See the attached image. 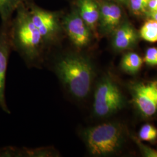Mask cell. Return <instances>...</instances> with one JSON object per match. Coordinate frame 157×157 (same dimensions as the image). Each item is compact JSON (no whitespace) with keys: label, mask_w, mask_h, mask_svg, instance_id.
<instances>
[{"label":"cell","mask_w":157,"mask_h":157,"mask_svg":"<svg viewBox=\"0 0 157 157\" xmlns=\"http://www.w3.org/2000/svg\"><path fill=\"white\" fill-rule=\"evenodd\" d=\"M140 36L146 41L157 42V21L151 18L148 19L141 28Z\"/></svg>","instance_id":"14"},{"label":"cell","mask_w":157,"mask_h":157,"mask_svg":"<svg viewBox=\"0 0 157 157\" xmlns=\"http://www.w3.org/2000/svg\"><path fill=\"white\" fill-rule=\"evenodd\" d=\"M23 157H57L60 156L59 152L52 146L43 147L36 148H23Z\"/></svg>","instance_id":"13"},{"label":"cell","mask_w":157,"mask_h":157,"mask_svg":"<svg viewBox=\"0 0 157 157\" xmlns=\"http://www.w3.org/2000/svg\"><path fill=\"white\" fill-rule=\"evenodd\" d=\"M143 62L150 66H157V48L152 47L147 50Z\"/></svg>","instance_id":"19"},{"label":"cell","mask_w":157,"mask_h":157,"mask_svg":"<svg viewBox=\"0 0 157 157\" xmlns=\"http://www.w3.org/2000/svg\"><path fill=\"white\" fill-rule=\"evenodd\" d=\"M12 46L22 54L30 67H40L43 39L30 15L19 11L10 32Z\"/></svg>","instance_id":"2"},{"label":"cell","mask_w":157,"mask_h":157,"mask_svg":"<svg viewBox=\"0 0 157 157\" xmlns=\"http://www.w3.org/2000/svg\"><path fill=\"white\" fill-rule=\"evenodd\" d=\"M100 8V28L104 34L109 33L119 26L122 19V11L119 6L109 2H104Z\"/></svg>","instance_id":"9"},{"label":"cell","mask_w":157,"mask_h":157,"mask_svg":"<svg viewBox=\"0 0 157 157\" xmlns=\"http://www.w3.org/2000/svg\"><path fill=\"white\" fill-rule=\"evenodd\" d=\"M30 17L39 31L43 41H51L56 39L60 27L53 13L40 9H34Z\"/></svg>","instance_id":"8"},{"label":"cell","mask_w":157,"mask_h":157,"mask_svg":"<svg viewBox=\"0 0 157 157\" xmlns=\"http://www.w3.org/2000/svg\"><path fill=\"white\" fill-rule=\"evenodd\" d=\"M117 1H118L121 2H126L128 0H117Z\"/></svg>","instance_id":"22"},{"label":"cell","mask_w":157,"mask_h":157,"mask_svg":"<svg viewBox=\"0 0 157 157\" xmlns=\"http://www.w3.org/2000/svg\"><path fill=\"white\" fill-rule=\"evenodd\" d=\"M79 15L91 31H94L99 21L100 8L94 0H78Z\"/></svg>","instance_id":"11"},{"label":"cell","mask_w":157,"mask_h":157,"mask_svg":"<svg viewBox=\"0 0 157 157\" xmlns=\"http://www.w3.org/2000/svg\"><path fill=\"white\" fill-rule=\"evenodd\" d=\"M53 67L58 78L72 97L82 100L88 96L94 78V69L87 58L68 53L58 58Z\"/></svg>","instance_id":"1"},{"label":"cell","mask_w":157,"mask_h":157,"mask_svg":"<svg viewBox=\"0 0 157 157\" xmlns=\"http://www.w3.org/2000/svg\"><path fill=\"white\" fill-rule=\"evenodd\" d=\"M12 47L10 32L6 22L0 29V108L6 113H11L5 96L6 73Z\"/></svg>","instance_id":"6"},{"label":"cell","mask_w":157,"mask_h":157,"mask_svg":"<svg viewBox=\"0 0 157 157\" xmlns=\"http://www.w3.org/2000/svg\"><path fill=\"white\" fill-rule=\"evenodd\" d=\"M23 157V148H18L16 147L7 146L0 148V157Z\"/></svg>","instance_id":"18"},{"label":"cell","mask_w":157,"mask_h":157,"mask_svg":"<svg viewBox=\"0 0 157 157\" xmlns=\"http://www.w3.org/2000/svg\"><path fill=\"white\" fill-rule=\"evenodd\" d=\"M156 1H157V0H156Z\"/></svg>","instance_id":"23"},{"label":"cell","mask_w":157,"mask_h":157,"mask_svg":"<svg viewBox=\"0 0 157 157\" xmlns=\"http://www.w3.org/2000/svg\"><path fill=\"white\" fill-rule=\"evenodd\" d=\"M138 145L140 147L141 150L143 151L144 155L146 157H157V151L144 145H143L139 142H138Z\"/></svg>","instance_id":"20"},{"label":"cell","mask_w":157,"mask_h":157,"mask_svg":"<svg viewBox=\"0 0 157 157\" xmlns=\"http://www.w3.org/2000/svg\"><path fill=\"white\" fill-rule=\"evenodd\" d=\"M134 100L146 117H151L157 111V82L139 84L133 89Z\"/></svg>","instance_id":"7"},{"label":"cell","mask_w":157,"mask_h":157,"mask_svg":"<svg viewBox=\"0 0 157 157\" xmlns=\"http://www.w3.org/2000/svg\"><path fill=\"white\" fill-rule=\"evenodd\" d=\"M139 137L142 140L153 141L157 138V129L150 124L143 125L139 132Z\"/></svg>","instance_id":"16"},{"label":"cell","mask_w":157,"mask_h":157,"mask_svg":"<svg viewBox=\"0 0 157 157\" xmlns=\"http://www.w3.org/2000/svg\"><path fill=\"white\" fill-rule=\"evenodd\" d=\"M150 0H129L131 10L136 15H141L147 13Z\"/></svg>","instance_id":"17"},{"label":"cell","mask_w":157,"mask_h":157,"mask_svg":"<svg viewBox=\"0 0 157 157\" xmlns=\"http://www.w3.org/2000/svg\"><path fill=\"white\" fill-rule=\"evenodd\" d=\"M137 39L135 28L129 23H124L113 30L112 46L116 50H128L134 46Z\"/></svg>","instance_id":"10"},{"label":"cell","mask_w":157,"mask_h":157,"mask_svg":"<svg viewBox=\"0 0 157 157\" xmlns=\"http://www.w3.org/2000/svg\"><path fill=\"white\" fill-rule=\"evenodd\" d=\"M124 97L112 78L105 76L97 84L94 95L93 112L104 118L117 112L124 106Z\"/></svg>","instance_id":"4"},{"label":"cell","mask_w":157,"mask_h":157,"mask_svg":"<svg viewBox=\"0 0 157 157\" xmlns=\"http://www.w3.org/2000/svg\"><path fill=\"white\" fill-rule=\"evenodd\" d=\"M63 27L76 47L82 48L90 43L91 30L79 15L78 12H73L65 17Z\"/></svg>","instance_id":"5"},{"label":"cell","mask_w":157,"mask_h":157,"mask_svg":"<svg viewBox=\"0 0 157 157\" xmlns=\"http://www.w3.org/2000/svg\"><path fill=\"white\" fill-rule=\"evenodd\" d=\"M150 18L157 21V11L152 12H147L146 13Z\"/></svg>","instance_id":"21"},{"label":"cell","mask_w":157,"mask_h":157,"mask_svg":"<svg viewBox=\"0 0 157 157\" xmlns=\"http://www.w3.org/2000/svg\"><path fill=\"white\" fill-rule=\"evenodd\" d=\"M19 0H0V14L4 22H6L12 11Z\"/></svg>","instance_id":"15"},{"label":"cell","mask_w":157,"mask_h":157,"mask_svg":"<svg viewBox=\"0 0 157 157\" xmlns=\"http://www.w3.org/2000/svg\"><path fill=\"white\" fill-rule=\"evenodd\" d=\"M143 59L135 52L126 54L121 62V67L124 72L130 74H135L140 69Z\"/></svg>","instance_id":"12"},{"label":"cell","mask_w":157,"mask_h":157,"mask_svg":"<svg viewBox=\"0 0 157 157\" xmlns=\"http://www.w3.org/2000/svg\"><path fill=\"white\" fill-rule=\"evenodd\" d=\"M82 137L91 155L107 156L115 153L122 146L123 134L119 124L108 122L82 132Z\"/></svg>","instance_id":"3"}]
</instances>
